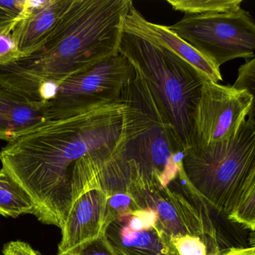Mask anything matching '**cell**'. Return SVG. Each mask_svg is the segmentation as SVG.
Instances as JSON below:
<instances>
[{"instance_id":"6da1fadb","label":"cell","mask_w":255,"mask_h":255,"mask_svg":"<svg viewBox=\"0 0 255 255\" xmlns=\"http://www.w3.org/2000/svg\"><path fill=\"white\" fill-rule=\"evenodd\" d=\"M126 110L122 98L76 116L47 121L0 150L2 171L32 198L38 220L62 229L83 193L76 181V163L121 143Z\"/></svg>"},{"instance_id":"7a4b0ae2","label":"cell","mask_w":255,"mask_h":255,"mask_svg":"<svg viewBox=\"0 0 255 255\" xmlns=\"http://www.w3.org/2000/svg\"><path fill=\"white\" fill-rule=\"evenodd\" d=\"M131 0H74L60 28L27 57L0 68V86L47 104L61 83L119 52Z\"/></svg>"},{"instance_id":"3957f363","label":"cell","mask_w":255,"mask_h":255,"mask_svg":"<svg viewBox=\"0 0 255 255\" xmlns=\"http://www.w3.org/2000/svg\"><path fill=\"white\" fill-rule=\"evenodd\" d=\"M122 100L127 105L121 151L141 178L167 186L183 174V141L145 80L135 71Z\"/></svg>"},{"instance_id":"277c9868","label":"cell","mask_w":255,"mask_h":255,"mask_svg":"<svg viewBox=\"0 0 255 255\" xmlns=\"http://www.w3.org/2000/svg\"><path fill=\"white\" fill-rule=\"evenodd\" d=\"M182 168L185 180L200 198L219 213L231 214L255 186V115L229 139L186 150Z\"/></svg>"},{"instance_id":"5b68a950","label":"cell","mask_w":255,"mask_h":255,"mask_svg":"<svg viewBox=\"0 0 255 255\" xmlns=\"http://www.w3.org/2000/svg\"><path fill=\"white\" fill-rule=\"evenodd\" d=\"M119 52L145 80L177 129L185 150L192 146V116L206 79L165 48L123 30Z\"/></svg>"},{"instance_id":"8992f818","label":"cell","mask_w":255,"mask_h":255,"mask_svg":"<svg viewBox=\"0 0 255 255\" xmlns=\"http://www.w3.org/2000/svg\"><path fill=\"white\" fill-rule=\"evenodd\" d=\"M168 28L219 69L235 59L255 58V24L242 7L228 12L184 15Z\"/></svg>"},{"instance_id":"52a82bcc","label":"cell","mask_w":255,"mask_h":255,"mask_svg":"<svg viewBox=\"0 0 255 255\" xmlns=\"http://www.w3.org/2000/svg\"><path fill=\"white\" fill-rule=\"evenodd\" d=\"M135 70L118 52L61 83L47 104L49 120L65 119L122 100Z\"/></svg>"},{"instance_id":"ba28073f","label":"cell","mask_w":255,"mask_h":255,"mask_svg":"<svg viewBox=\"0 0 255 255\" xmlns=\"http://www.w3.org/2000/svg\"><path fill=\"white\" fill-rule=\"evenodd\" d=\"M184 175L167 186L141 178L135 170L129 177L128 189L138 208H149L156 216L159 229L168 240L182 236L203 234L217 237L216 230L204 207L195 201L196 194L186 189Z\"/></svg>"},{"instance_id":"9c48e42d","label":"cell","mask_w":255,"mask_h":255,"mask_svg":"<svg viewBox=\"0 0 255 255\" xmlns=\"http://www.w3.org/2000/svg\"><path fill=\"white\" fill-rule=\"evenodd\" d=\"M253 115L255 96L206 80L192 116V146L229 139Z\"/></svg>"},{"instance_id":"30bf717a","label":"cell","mask_w":255,"mask_h":255,"mask_svg":"<svg viewBox=\"0 0 255 255\" xmlns=\"http://www.w3.org/2000/svg\"><path fill=\"white\" fill-rule=\"evenodd\" d=\"M120 255H176L149 208L130 210L106 224L103 231Z\"/></svg>"},{"instance_id":"8fae6325","label":"cell","mask_w":255,"mask_h":255,"mask_svg":"<svg viewBox=\"0 0 255 255\" xmlns=\"http://www.w3.org/2000/svg\"><path fill=\"white\" fill-rule=\"evenodd\" d=\"M74 203L62 228V240L57 255H63L101 237L105 226L107 193L100 177Z\"/></svg>"},{"instance_id":"7c38bea8","label":"cell","mask_w":255,"mask_h":255,"mask_svg":"<svg viewBox=\"0 0 255 255\" xmlns=\"http://www.w3.org/2000/svg\"><path fill=\"white\" fill-rule=\"evenodd\" d=\"M74 0H28L24 17L11 34L21 58L41 48L60 28Z\"/></svg>"},{"instance_id":"4fadbf2b","label":"cell","mask_w":255,"mask_h":255,"mask_svg":"<svg viewBox=\"0 0 255 255\" xmlns=\"http://www.w3.org/2000/svg\"><path fill=\"white\" fill-rule=\"evenodd\" d=\"M123 30L171 52L190 64L207 80L217 83L222 81L219 68L212 65L184 40L171 32L168 26L146 20L134 5L124 18Z\"/></svg>"},{"instance_id":"5bb4252c","label":"cell","mask_w":255,"mask_h":255,"mask_svg":"<svg viewBox=\"0 0 255 255\" xmlns=\"http://www.w3.org/2000/svg\"><path fill=\"white\" fill-rule=\"evenodd\" d=\"M49 120L47 104L0 86V140L11 142Z\"/></svg>"},{"instance_id":"9a60e30c","label":"cell","mask_w":255,"mask_h":255,"mask_svg":"<svg viewBox=\"0 0 255 255\" xmlns=\"http://www.w3.org/2000/svg\"><path fill=\"white\" fill-rule=\"evenodd\" d=\"M35 207L27 192L6 172L0 170V216L16 218L33 214Z\"/></svg>"},{"instance_id":"2e32d148","label":"cell","mask_w":255,"mask_h":255,"mask_svg":"<svg viewBox=\"0 0 255 255\" xmlns=\"http://www.w3.org/2000/svg\"><path fill=\"white\" fill-rule=\"evenodd\" d=\"M175 11L185 15H205L228 12L241 8L242 0H167Z\"/></svg>"},{"instance_id":"e0dca14e","label":"cell","mask_w":255,"mask_h":255,"mask_svg":"<svg viewBox=\"0 0 255 255\" xmlns=\"http://www.w3.org/2000/svg\"><path fill=\"white\" fill-rule=\"evenodd\" d=\"M176 255H219L222 254L217 237L186 235L170 239Z\"/></svg>"},{"instance_id":"ac0fdd59","label":"cell","mask_w":255,"mask_h":255,"mask_svg":"<svg viewBox=\"0 0 255 255\" xmlns=\"http://www.w3.org/2000/svg\"><path fill=\"white\" fill-rule=\"evenodd\" d=\"M28 0L0 1V33H11L24 17Z\"/></svg>"},{"instance_id":"d6986e66","label":"cell","mask_w":255,"mask_h":255,"mask_svg":"<svg viewBox=\"0 0 255 255\" xmlns=\"http://www.w3.org/2000/svg\"><path fill=\"white\" fill-rule=\"evenodd\" d=\"M136 209H138V206L129 189L114 191L107 194L105 225L117 216Z\"/></svg>"},{"instance_id":"ffe728a7","label":"cell","mask_w":255,"mask_h":255,"mask_svg":"<svg viewBox=\"0 0 255 255\" xmlns=\"http://www.w3.org/2000/svg\"><path fill=\"white\" fill-rule=\"evenodd\" d=\"M228 219L233 222L244 225L255 231V186H252L243 195L237 207L228 215Z\"/></svg>"},{"instance_id":"44dd1931","label":"cell","mask_w":255,"mask_h":255,"mask_svg":"<svg viewBox=\"0 0 255 255\" xmlns=\"http://www.w3.org/2000/svg\"><path fill=\"white\" fill-rule=\"evenodd\" d=\"M56 255H120L106 240L104 235L83 245L72 252Z\"/></svg>"},{"instance_id":"7402d4cb","label":"cell","mask_w":255,"mask_h":255,"mask_svg":"<svg viewBox=\"0 0 255 255\" xmlns=\"http://www.w3.org/2000/svg\"><path fill=\"white\" fill-rule=\"evenodd\" d=\"M255 59L246 60L238 70V76L232 87L237 90L246 91L255 96Z\"/></svg>"},{"instance_id":"603a6c76","label":"cell","mask_w":255,"mask_h":255,"mask_svg":"<svg viewBox=\"0 0 255 255\" xmlns=\"http://www.w3.org/2000/svg\"><path fill=\"white\" fill-rule=\"evenodd\" d=\"M21 59L12 34L0 33V68Z\"/></svg>"},{"instance_id":"cb8c5ba5","label":"cell","mask_w":255,"mask_h":255,"mask_svg":"<svg viewBox=\"0 0 255 255\" xmlns=\"http://www.w3.org/2000/svg\"><path fill=\"white\" fill-rule=\"evenodd\" d=\"M3 255H43L25 242L11 241L4 246Z\"/></svg>"},{"instance_id":"d4e9b609","label":"cell","mask_w":255,"mask_h":255,"mask_svg":"<svg viewBox=\"0 0 255 255\" xmlns=\"http://www.w3.org/2000/svg\"><path fill=\"white\" fill-rule=\"evenodd\" d=\"M222 255H255V247L244 249H232L228 252L222 253Z\"/></svg>"},{"instance_id":"484cf974","label":"cell","mask_w":255,"mask_h":255,"mask_svg":"<svg viewBox=\"0 0 255 255\" xmlns=\"http://www.w3.org/2000/svg\"><path fill=\"white\" fill-rule=\"evenodd\" d=\"M222 254H220V255H222Z\"/></svg>"}]
</instances>
